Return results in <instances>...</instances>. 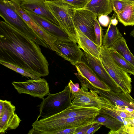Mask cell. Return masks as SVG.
Returning a JSON list of instances; mask_svg holds the SVG:
<instances>
[{
	"mask_svg": "<svg viewBox=\"0 0 134 134\" xmlns=\"http://www.w3.org/2000/svg\"><path fill=\"white\" fill-rule=\"evenodd\" d=\"M116 15L119 21L125 26H134V3Z\"/></svg>",
	"mask_w": 134,
	"mask_h": 134,
	"instance_id": "cell-22",
	"label": "cell"
},
{
	"mask_svg": "<svg viewBox=\"0 0 134 134\" xmlns=\"http://www.w3.org/2000/svg\"><path fill=\"white\" fill-rule=\"evenodd\" d=\"M95 117L80 116L55 119L49 117L37 118L32 125L41 134H56L65 129L77 128L91 123L94 122Z\"/></svg>",
	"mask_w": 134,
	"mask_h": 134,
	"instance_id": "cell-2",
	"label": "cell"
},
{
	"mask_svg": "<svg viewBox=\"0 0 134 134\" xmlns=\"http://www.w3.org/2000/svg\"><path fill=\"white\" fill-rule=\"evenodd\" d=\"M130 36L134 38V28L130 33Z\"/></svg>",
	"mask_w": 134,
	"mask_h": 134,
	"instance_id": "cell-36",
	"label": "cell"
},
{
	"mask_svg": "<svg viewBox=\"0 0 134 134\" xmlns=\"http://www.w3.org/2000/svg\"><path fill=\"white\" fill-rule=\"evenodd\" d=\"M123 37L116 25L110 23L102 40V46L109 49L111 47L118 39Z\"/></svg>",
	"mask_w": 134,
	"mask_h": 134,
	"instance_id": "cell-19",
	"label": "cell"
},
{
	"mask_svg": "<svg viewBox=\"0 0 134 134\" xmlns=\"http://www.w3.org/2000/svg\"><path fill=\"white\" fill-rule=\"evenodd\" d=\"M56 53L75 65L81 61L84 52L76 42L72 40H57L54 43Z\"/></svg>",
	"mask_w": 134,
	"mask_h": 134,
	"instance_id": "cell-12",
	"label": "cell"
},
{
	"mask_svg": "<svg viewBox=\"0 0 134 134\" xmlns=\"http://www.w3.org/2000/svg\"><path fill=\"white\" fill-rule=\"evenodd\" d=\"M131 0V1H134V0Z\"/></svg>",
	"mask_w": 134,
	"mask_h": 134,
	"instance_id": "cell-39",
	"label": "cell"
},
{
	"mask_svg": "<svg viewBox=\"0 0 134 134\" xmlns=\"http://www.w3.org/2000/svg\"><path fill=\"white\" fill-rule=\"evenodd\" d=\"M94 121L101 124L110 129V131H115L118 130L123 125L116 119L106 114L99 113L95 117Z\"/></svg>",
	"mask_w": 134,
	"mask_h": 134,
	"instance_id": "cell-20",
	"label": "cell"
},
{
	"mask_svg": "<svg viewBox=\"0 0 134 134\" xmlns=\"http://www.w3.org/2000/svg\"><path fill=\"white\" fill-rule=\"evenodd\" d=\"M45 0H19L21 7L44 18L59 26V24L47 7Z\"/></svg>",
	"mask_w": 134,
	"mask_h": 134,
	"instance_id": "cell-16",
	"label": "cell"
},
{
	"mask_svg": "<svg viewBox=\"0 0 134 134\" xmlns=\"http://www.w3.org/2000/svg\"><path fill=\"white\" fill-rule=\"evenodd\" d=\"M71 6L75 9L84 8L89 2L86 0H61Z\"/></svg>",
	"mask_w": 134,
	"mask_h": 134,
	"instance_id": "cell-28",
	"label": "cell"
},
{
	"mask_svg": "<svg viewBox=\"0 0 134 134\" xmlns=\"http://www.w3.org/2000/svg\"><path fill=\"white\" fill-rule=\"evenodd\" d=\"M108 49L114 61L127 73L134 76V66L114 50Z\"/></svg>",
	"mask_w": 134,
	"mask_h": 134,
	"instance_id": "cell-23",
	"label": "cell"
},
{
	"mask_svg": "<svg viewBox=\"0 0 134 134\" xmlns=\"http://www.w3.org/2000/svg\"><path fill=\"white\" fill-rule=\"evenodd\" d=\"M100 60L107 71L121 90L130 93L132 79L130 75L118 65L111 57L108 49L101 47Z\"/></svg>",
	"mask_w": 134,
	"mask_h": 134,
	"instance_id": "cell-6",
	"label": "cell"
},
{
	"mask_svg": "<svg viewBox=\"0 0 134 134\" xmlns=\"http://www.w3.org/2000/svg\"><path fill=\"white\" fill-rule=\"evenodd\" d=\"M76 28L78 45L84 52L100 59L101 47L97 46L79 29Z\"/></svg>",
	"mask_w": 134,
	"mask_h": 134,
	"instance_id": "cell-17",
	"label": "cell"
},
{
	"mask_svg": "<svg viewBox=\"0 0 134 134\" xmlns=\"http://www.w3.org/2000/svg\"><path fill=\"white\" fill-rule=\"evenodd\" d=\"M94 32L96 39V44L98 46H102L103 31L102 28L97 18L95 22Z\"/></svg>",
	"mask_w": 134,
	"mask_h": 134,
	"instance_id": "cell-26",
	"label": "cell"
},
{
	"mask_svg": "<svg viewBox=\"0 0 134 134\" xmlns=\"http://www.w3.org/2000/svg\"><path fill=\"white\" fill-rule=\"evenodd\" d=\"M71 93L68 85L62 91L55 93H50L42 99L39 107L37 118H46L56 114L65 109L71 104Z\"/></svg>",
	"mask_w": 134,
	"mask_h": 134,
	"instance_id": "cell-5",
	"label": "cell"
},
{
	"mask_svg": "<svg viewBox=\"0 0 134 134\" xmlns=\"http://www.w3.org/2000/svg\"><path fill=\"white\" fill-rule=\"evenodd\" d=\"M28 134H41V133L39 131L36 130L33 127L29 131Z\"/></svg>",
	"mask_w": 134,
	"mask_h": 134,
	"instance_id": "cell-35",
	"label": "cell"
},
{
	"mask_svg": "<svg viewBox=\"0 0 134 134\" xmlns=\"http://www.w3.org/2000/svg\"><path fill=\"white\" fill-rule=\"evenodd\" d=\"M86 0L87 1H90L91 0Z\"/></svg>",
	"mask_w": 134,
	"mask_h": 134,
	"instance_id": "cell-37",
	"label": "cell"
},
{
	"mask_svg": "<svg viewBox=\"0 0 134 134\" xmlns=\"http://www.w3.org/2000/svg\"><path fill=\"white\" fill-rule=\"evenodd\" d=\"M45 1L48 9L57 20L59 26L73 41L77 43L76 32L73 20L75 8L61 0Z\"/></svg>",
	"mask_w": 134,
	"mask_h": 134,
	"instance_id": "cell-4",
	"label": "cell"
},
{
	"mask_svg": "<svg viewBox=\"0 0 134 134\" xmlns=\"http://www.w3.org/2000/svg\"><path fill=\"white\" fill-rule=\"evenodd\" d=\"M82 58L83 61L89 66L98 78L109 87L111 90L116 92L122 91L103 66L100 59L85 52H84Z\"/></svg>",
	"mask_w": 134,
	"mask_h": 134,
	"instance_id": "cell-13",
	"label": "cell"
},
{
	"mask_svg": "<svg viewBox=\"0 0 134 134\" xmlns=\"http://www.w3.org/2000/svg\"><path fill=\"white\" fill-rule=\"evenodd\" d=\"M24 10L43 29L50 35L56 38L57 40L73 41L60 26L30 11Z\"/></svg>",
	"mask_w": 134,
	"mask_h": 134,
	"instance_id": "cell-15",
	"label": "cell"
},
{
	"mask_svg": "<svg viewBox=\"0 0 134 134\" xmlns=\"http://www.w3.org/2000/svg\"><path fill=\"white\" fill-rule=\"evenodd\" d=\"M0 15L4 21L36 43L50 49L47 43L26 23L16 12L10 0H0Z\"/></svg>",
	"mask_w": 134,
	"mask_h": 134,
	"instance_id": "cell-3",
	"label": "cell"
},
{
	"mask_svg": "<svg viewBox=\"0 0 134 134\" xmlns=\"http://www.w3.org/2000/svg\"><path fill=\"white\" fill-rule=\"evenodd\" d=\"M96 88L98 91L99 96L106 98L110 101L106 107L126 111H134V99L130 93L122 91L116 92L111 90L107 91Z\"/></svg>",
	"mask_w": 134,
	"mask_h": 134,
	"instance_id": "cell-10",
	"label": "cell"
},
{
	"mask_svg": "<svg viewBox=\"0 0 134 134\" xmlns=\"http://www.w3.org/2000/svg\"><path fill=\"white\" fill-rule=\"evenodd\" d=\"M108 134H134V126L132 125H122L120 128L116 131H109Z\"/></svg>",
	"mask_w": 134,
	"mask_h": 134,
	"instance_id": "cell-27",
	"label": "cell"
},
{
	"mask_svg": "<svg viewBox=\"0 0 134 134\" xmlns=\"http://www.w3.org/2000/svg\"><path fill=\"white\" fill-rule=\"evenodd\" d=\"M15 106L11 102L0 100V133L4 134L9 130H15L21 120L15 112Z\"/></svg>",
	"mask_w": 134,
	"mask_h": 134,
	"instance_id": "cell-11",
	"label": "cell"
},
{
	"mask_svg": "<svg viewBox=\"0 0 134 134\" xmlns=\"http://www.w3.org/2000/svg\"><path fill=\"white\" fill-rule=\"evenodd\" d=\"M12 83L19 94H27L42 99L50 93L48 83L44 78L31 79L23 82L13 81Z\"/></svg>",
	"mask_w": 134,
	"mask_h": 134,
	"instance_id": "cell-9",
	"label": "cell"
},
{
	"mask_svg": "<svg viewBox=\"0 0 134 134\" xmlns=\"http://www.w3.org/2000/svg\"><path fill=\"white\" fill-rule=\"evenodd\" d=\"M38 44L4 21H0V62L21 68L41 77L49 74V64Z\"/></svg>",
	"mask_w": 134,
	"mask_h": 134,
	"instance_id": "cell-1",
	"label": "cell"
},
{
	"mask_svg": "<svg viewBox=\"0 0 134 134\" xmlns=\"http://www.w3.org/2000/svg\"><path fill=\"white\" fill-rule=\"evenodd\" d=\"M98 17V20L101 25L104 27H107L109 26L110 18L108 15H101Z\"/></svg>",
	"mask_w": 134,
	"mask_h": 134,
	"instance_id": "cell-29",
	"label": "cell"
},
{
	"mask_svg": "<svg viewBox=\"0 0 134 134\" xmlns=\"http://www.w3.org/2000/svg\"><path fill=\"white\" fill-rule=\"evenodd\" d=\"M83 9L91 11L97 16L108 15L113 11L111 0H91Z\"/></svg>",
	"mask_w": 134,
	"mask_h": 134,
	"instance_id": "cell-18",
	"label": "cell"
},
{
	"mask_svg": "<svg viewBox=\"0 0 134 134\" xmlns=\"http://www.w3.org/2000/svg\"><path fill=\"white\" fill-rule=\"evenodd\" d=\"M75 66L78 72L76 75L79 80L98 89L107 91L111 90L109 87L98 78L85 62L81 60L77 63Z\"/></svg>",
	"mask_w": 134,
	"mask_h": 134,
	"instance_id": "cell-14",
	"label": "cell"
},
{
	"mask_svg": "<svg viewBox=\"0 0 134 134\" xmlns=\"http://www.w3.org/2000/svg\"><path fill=\"white\" fill-rule=\"evenodd\" d=\"M80 91L71 93V104L83 108L94 107L100 109L107 105L105 97L99 96L95 88L81 80Z\"/></svg>",
	"mask_w": 134,
	"mask_h": 134,
	"instance_id": "cell-7",
	"label": "cell"
},
{
	"mask_svg": "<svg viewBox=\"0 0 134 134\" xmlns=\"http://www.w3.org/2000/svg\"><path fill=\"white\" fill-rule=\"evenodd\" d=\"M52 0V1H53V0Z\"/></svg>",
	"mask_w": 134,
	"mask_h": 134,
	"instance_id": "cell-38",
	"label": "cell"
},
{
	"mask_svg": "<svg viewBox=\"0 0 134 134\" xmlns=\"http://www.w3.org/2000/svg\"><path fill=\"white\" fill-rule=\"evenodd\" d=\"M97 17L94 14L86 9H75L74 10L73 20L75 28L79 30L96 44L94 25Z\"/></svg>",
	"mask_w": 134,
	"mask_h": 134,
	"instance_id": "cell-8",
	"label": "cell"
},
{
	"mask_svg": "<svg viewBox=\"0 0 134 134\" xmlns=\"http://www.w3.org/2000/svg\"><path fill=\"white\" fill-rule=\"evenodd\" d=\"M76 129L73 128L65 129L57 132L56 134H75Z\"/></svg>",
	"mask_w": 134,
	"mask_h": 134,
	"instance_id": "cell-33",
	"label": "cell"
},
{
	"mask_svg": "<svg viewBox=\"0 0 134 134\" xmlns=\"http://www.w3.org/2000/svg\"><path fill=\"white\" fill-rule=\"evenodd\" d=\"M102 125L100 124L96 123L88 130L85 134H92L98 130L102 126Z\"/></svg>",
	"mask_w": 134,
	"mask_h": 134,
	"instance_id": "cell-31",
	"label": "cell"
},
{
	"mask_svg": "<svg viewBox=\"0 0 134 134\" xmlns=\"http://www.w3.org/2000/svg\"><path fill=\"white\" fill-rule=\"evenodd\" d=\"M118 53L134 66V55L131 53L123 36L117 40L110 48Z\"/></svg>",
	"mask_w": 134,
	"mask_h": 134,
	"instance_id": "cell-21",
	"label": "cell"
},
{
	"mask_svg": "<svg viewBox=\"0 0 134 134\" xmlns=\"http://www.w3.org/2000/svg\"><path fill=\"white\" fill-rule=\"evenodd\" d=\"M134 3V1L129 0H111L113 11L116 14L122 11L127 6Z\"/></svg>",
	"mask_w": 134,
	"mask_h": 134,
	"instance_id": "cell-25",
	"label": "cell"
},
{
	"mask_svg": "<svg viewBox=\"0 0 134 134\" xmlns=\"http://www.w3.org/2000/svg\"><path fill=\"white\" fill-rule=\"evenodd\" d=\"M116 13H115L113 16L110 18V23L112 25H117L118 23V21L117 19L116 16Z\"/></svg>",
	"mask_w": 134,
	"mask_h": 134,
	"instance_id": "cell-34",
	"label": "cell"
},
{
	"mask_svg": "<svg viewBox=\"0 0 134 134\" xmlns=\"http://www.w3.org/2000/svg\"><path fill=\"white\" fill-rule=\"evenodd\" d=\"M94 123V121L88 125L76 128L75 134H85Z\"/></svg>",
	"mask_w": 134,
	"mask_h": 134,
	"instance_id": "cell-30",
	"label": "cell"
},
{
	"mask_svg": "<svg viewBox=\"0 0 134 134\" xmlns=\"http://www.w3.org/2000/svg\"><path fill=\"white\" fill-rule=\"evenodd\" d=\"M0 63L6 67L19 73L23 76L29 77L31 79L38 80L40 77L34 75L26 70L11 64L3 62H0Z\"/></svg>",
	"mask_w": 134,
	"mask_h": 134,
	"instance_id": "cell-24",
	"label": "cell"
},
{
	"mask_svg": "<svg viewBox=\"0 0 134 134\" xmlns=\"http://www.w3.org/2000/svg\"><path fill=\"white\" fill-rule=\"evenodd\" d=\"M68 85L71 93L77 92L81 90V88L79 87V86L74 84L71 80H70Z\"/></svg>",
	"mask_w": 134,
	"mask_h": 134,
	"instance_id": "cell-32",
	"label": "cell"
}]
</instances>
